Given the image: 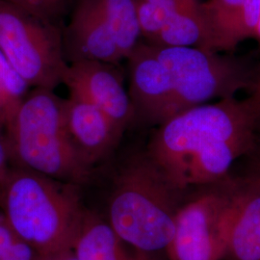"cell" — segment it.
Instances as JSON below:
<instances>
[{
	"instance_id": "10",
	"label": "cell",
	"mask_w": 260,
	"mask_h": 260,
	"mask_svg": "<svg viewBox=\"0 0 260 260\" xmlns=\"http://www.w3.org/2000/svg\"><path fill=\"white\" fill-rule=\"evenodd\" d=\"M128 60L130 101L134 121L160 125L173 114V87L154 46L140 42Z\"/></svg>"
},
{
	"instance_id": "17",
	"label": "cell",
	"mask_w": 260,
	"mask_h": 260,
	"mask_svg": "<svg viewBox=\"0 0 260 260\" xmlns=\"http://www.w3.org/2000/svg\"><path fill=\"white\" fill-rule=\"evenodd\" d=\"M141 35L151 43L168 19L186 0H135Z\"/></svg>"
},
{
	"instance_id": "2",
	"label": "cell",
	"mask_w": 260,
	"mask_h": 260,
	"mask_svg": "<svg viewBox=\"0 0 260 260\" xmlns=\"http://www.w3.org/2000/svg\"><path fill=\"white\" fill-rule=\"evenodd\" d=\"M10 226L43 256L72 249L83 219L79 185L12 166L0 185Z\"/></svg>"
},
{
	"instance_id": "13",
	"label": "cell",
	"mask_w": 260,
	"mask_h": 260,
	"mask_svg": "<svg viewBox=\"0 0 260 260\" xmlns=\"http://www.w3.org/2000/svg\"><path fill=\"white\" fill-rule=\"evenodd\" d=\"M202 7L214 51H232L256 37L260 0H207Z\"/></svg>"
},
{
	"instance_id": "23",
	"label": "cell",
	"mask_w": 260,
	"mask_h": 260,
	"mask_svg": "<svg viewBox=\"0 0 260 260\" xmlns=\"http://www.w3.org/2000/svg\"><path fill=\"white\" fill-rule=\"evenodd\" d=\"M250 175H251L252 177H255V178H257L260 181V157H258L256 163L254 164L253 169H252V171H251Z\"/></svg>"
},
{
	"instance_id": "7",
	"label": "cell",
	"mask_w": 260,
	"mask_h": 260,
	"mask_svg": "<svg viewBox=\"0 0 260 260\" xmlns=\"http://www.w3.org/2000/svg\"><path fill=\"white\" fill-rule=\"evenodd\" d=\"M0 51L31 88L54 90L68 63L59 25L0 0Z\"/></svg>"
},
{
	"instance_id": "9",
	"label": "cell",
	"mask_w": 260,
	"mask_h": 260,
	"mask_svg": "<svg viewBox=\"0 0 260 260\" xmlns=\"http://www.w3.org/2000/svg\"><path fill=\"white\" fill-rule=\"evenodd\" d=\"M117 66L93 60L72 62L68 64L62 84L70 94L101 109L123 133L134 121V112Z\"/></svg>"
},
{
	"instance_id": "16",
	"label": "cell",
	"mask_w": 260,
	"mask_h": 260,
	"mask_svg": "<svg viewBox=\"0 0 260 260\" xmlns=\"http://www.w3.org/2000/svg\"><path fill=\"white\" fill-rule=\"evenodd\" d=\"M31 88L0 51V125L4 128Z\"/></svg>"
},
{
	"instance_id": "8",
	"label": "cell",
	"mask_w": 260,
	"mask_h": 260,
	"mask_svg": "<svg viewBox=\"0 0 260 260\" xmlns=\"http://www.w3.org/2000/svg\"><path fill=\"white\" fill-rule=\"evenodd\" d=\"M185 200L168 246L169 260H223L232 226L234 180L230 176Z\"/></svg>"
},
{
	"instance_id": "21",
	"label": "cell",
	"mask_w": 260,
	"mask_h": 260,
	"mask_svg": "<svg viewBox=\"0 0 260 260\" xmlns=\"http://www.w3.org/2000/svg\"><path fill=\"white\" fill-rule=\"evenodd\" d=\"M41 260H76L75 259V255L73 254L72 250L69 251H62L56 254H52V255H48V256H45L42 257Z\"/></svg>"
},
{
	"instance_id": "15",
	"label": "cell",
	"mask_w": 260,
	"mask_h": 260,
	"mask_svg": "<svg viewBox=\"0 0 260 260\" xmlns=\"http://www.w3.org/2000/svg\"><path fill=\"white\" fill-rule=\"evenodd\" d=\"M148 44L155 47H192L213 50L200 0L184 1L168 19L157 36Z\"/></svg>"
},
{
	"instance_id": "11",
	"label": "cell",
	"mask_w": 260,
	"mask_h": 260,
	"mask_svg": "<svg viewBox=\"0 0 260 260\" xmlns=\"http://www.w3.org/2000/svg\"><path fill=\"white\" fill-rule=\"evenodd\" d=\"M62 114L77 153L92 168L111 153L123 134L93 103L73 94L63 100Z\"/></svg>"
},
{
	"instance_id": "14",
	"label": "cell",
	"mask_w": 260,
	"mask_h": 260,
	"mask_svg": "<svg viewBox=\"0 0 260 260\" xmlns=\"http://www.w3.org/2000/svg\"><path fill=\"white\" fill-rule=\"evenodd\" d=\"M71 250L76 260H157L155 255L132 248L108 222L87 210Z\"/></svg>"
},
{
	"instance_id": "12",
	"label": "cell",
	"mask_w": 260,
	"mask_h": 260,
	"mask_svg": "<svg viewBox=\"0 0 260 260\" xmlns=\"http://www.w3.org/2000/svg\"><path fill=\"white\" fill-rule=\"evenodd\" d=\"M233 180V221L224 259L260 260V181L251 175Z\"/></svg>"
},
{
	"instance_id": "3",
	"label": "cell",
	"mask_w": 260,
	"mask_h": 260,
	"mask_svg": "<svg viewBox=\"0 0 260 260\" xmlns=\"http://www.w3.org/2000/svg\"><path fill=\"white\" fill-rule=\"evenodd\" d=\"M185 193L147 152L136 155L115 178L108 223L123 241L138 251L152 255L166 251Z\"/></svg>"
},
{
	"instance_id": "24",
	"label": "cell",
	"mask_w": 260,
	"mask_h": 260,
	"mask_svg": "<svg viewBox=\"0 0 260 260\" xmlns=\"http://www.w3.org/2000/svg\"><path fill=\"white\" fill-rule=\"evenodd\" d=\"M256 38L260 40V10H259V20H258V25H257V32H256Z\"/></svg>"
},
{
	"instance_id": "1",
	"label": "cell",
	"mask_w": 260,
	"mask_h": 260,
	"mask_svg": "<svg viewBox=\"0 0 260 260\" xmlns=\"http://www.w3.org/2000/svg\"><path fill=\"white\" fill-rule=\"evenodd\" d=\"M254 99L235 96L180 112L158 125L147 154L183 191L226 176L235 161L258 150Z\"/></svg>"
},
{
	"instance_id": "19",
	"label": "cell",
	"mask_w": 260,
	"mask_h": 260,
	"mask_svg": "<svg viewBox=\"0 0 260 260\" xmlns=\"http://www.w3.org/2000/svg\"><path fill=\"white\" fill-rule=\"evenodd\" d=\"M38 19L59 25L71 8L72 0H5Z\"/></svg>"
},
{
	"instance_id": "6",
	"label": "cell",
	"mask_w": 260,
	"mask_h": 260,
	"mask_svg": "<svg viewBox=\"0 0 260 260\" xmlns=\"http://www.w3.org/2000/svg\"><path fill=\"white\" fill-rule=\"evenodd\" d=\"M154 47L171 78L174 116L255 85L249 67L237 58L198 47Z\"/></svg>"
},
{
	"instance_id": "5",
	"label": "cell",
	"mask_w": 260,
	"mask_h": 260,
	"mask_svg": "<svg viewBox=\"0 0 260 260\" xmlns=\"http://www.w3.org/2000/svg\"><path fill=\"white\" fill-rule=\"evenodd\" d=\"M141 37L135 0H72L63 32L66 60L119 65Z\"/></svg>"
},
{
	"instance_id": "20",
	"label": "cell",
	"mask_w": 260,
	"mask_h": 260,
	"mask_svg": "<svg viewBox=\"0 0 260 260\" xmlns=\"http://www.w3.org/2000/svg\"><path fill=\"white\" fill-rule=\"evenodd\" d=\"M12 168L9 149L7 146V141L4 128L0 125V185L7 177L10 169Z\"/></svg>"
},
{
	"instance_id": "22",
	"label": "cell",
	"mask_w": 260,
	"mask_h": 260,
	"mask_svg": "<svg viewBox=\"0 0 260 260\" xmlns=\"http://www.w3.org/2000/svg\"><path fill=\"white\" fill-rule=\"evenodd\" d=\"M252 98L254 99L255 103L257 105L260 116V78L258 79V81L255 82V85H254V93H253Z\"/></svg>"
},
{
	"instance_id": "4",
	"label": "cell",
	"mask_w": 260,
	"mask_h": 260,
	"mask_svg": "<svg viewBox=\"0 0 260 260\" xmlns=\"http://www.w3.org/2000/svg\"><path fill=\"white\" fill-rule=\"evenodd\" d=\"M63 100L52 90L34 88L4 127L12 166L81 185L92 167L77 153L63 121Z\"/></svg>"
},
{
	"instance_id": "18",
	"label": "cell",
	"mask_w": 260,
	"mask_h": 260,
	"mask_svg": "<svg viewBox=\"0 0 260 260\" xmlns=\"http://www.w3.org/2000/svg\"><path fill=\"white\" fill-rule=\"evenodd\" d=\"M42 257L0 214V260H41Z\"/></svg>"
}]
</instances>
